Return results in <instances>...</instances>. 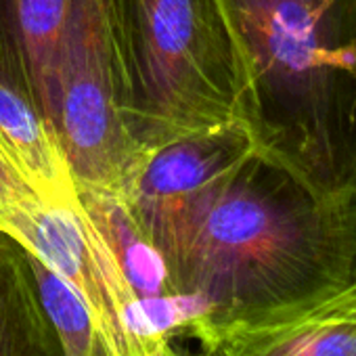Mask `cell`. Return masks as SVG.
Instances as JSON below:
<instances>
[{
    "instance_id": "6da1fadb",
    "label": "cell",
    "mask_w": 356,
    "mask_h": 356,
    "mask_svg": "<svg viewBox=\"0 0 356 356\" xmlns=\"http://www.w3.org/2000/svg\"><path fill=\"white\" fill-rule=\"evenodd\" d=\"M140 229L174 291L197 308L189 339L204 356L235 333L304 312L356 270V191L318 197L260 151L193 204Z\"/></svg>"
},
{
    "instance_id": "7a4b0ae2",
    "label": "cell",
    "mask_w": 356,
    "mask_h": 356,
    "mask_svg": "<svg viewBox=\"0 0 356 356\" xmlns=\"http://www.w3.org/2000/svg\"><path fill=\"white\" fill-rule=\"evenodd\" d=\"M258 151L318 197L356 191V0H222Z\"/></svg>"
},
{
    "instance_id": "3957f363",
    "label": "cell",
    "mask_w": 356,
    "mask_h": 356,
    "mask_svg": "<svg viewBox=\"0 0 356 356\" xmlns=\"http://www.w3.org/2000/svg\"><path fill=\"white\" fill-rule=\"evenodd\" d=\"M120 113L145 155L243 120L245 72L222 0H109Z\"/></svg>"
},
{
    "instance_id": "277c9868",
    "label": "cell",
    "mask_w": 356,
    "mask_h": 356,
    "mask_svg": "<svg viewBox=\"0 0 356 356\" xmlns=\"http://www.w3.org/2000/svg\"><path fill=\"white\" fill-rule=\"evenodd\" d=\"M53 128L76 189L120 191L143 157L120 113L109 0H67L53 70Z\"/></svg>"
},
{
    "instance_id": "5b68a950",
    "label": "cell",
    "mask_w": 356,
    "mask_h": 356,
    "mask_svg": "<svg viewBox=\"0 0 356 356\" xmlns=\"http://www.w3.org/2000/svg\"><path fill=\"white\" fill-rule=\"evenodd\" d=\"M256 151L243 120L189 134L145 153L118 193L136 222L147 227L225 183Z\"/></svg>"
},
{
    "instance_id": "8992f818",
    "label": "cell",
    "mask_w": 356,
    "mask_h": 356,
    "mask_svg": "<svg viewBox=\"0 0 356 356\" xmlns=\"http://www.w3.org/2000/svg\"><path fill=\"white\" fill-rule=\"evenodd\" d=\"M208 356H356V270L341 289L304 312L235 333Z\"/></svg>"
},
{
    "instance_id": "52a82bcc",
    "label": "cell",
    "mask_w": 356,
    "mask_h": 356,
    "mask_svg": "<svg viewBox=\"0 0 356 356\" xmlns=\"http://www.w3.org/2000/svg\"><path fill=\"white\" fill-rule=\"evenodd\" d=\"M0 147L47 200L78 195L63 147L30 95L0 70Z\"/></svg>"
},
{
    "instance_id": "ba28073f",
    "label": "cell",
    "mask_w": 356,
    "mask_h": 356,
    "mask_svg": "<svg viewBox=\"0 0 356 356\" xmlns=\"http://www.w3.org/2000/svg\"><path fill=\"white\" fill-rule=\"evenodd\" d=\"M67 0H7L9 76L53 126V70ZM55 130V128H53Z\"/></svg>"
},
{
    "instance_id": "9c48e42d",
    "label": "cell",
    "mask_w": 356,
    "mask_h": 356,
    "mask_svg": "<svg viewBox=\"0 0 356 356\" xmlns=\"http://www.w3.org/2000/svg\"><path fill=\"white\" fill-rule=\"evenodd\" d=\"M78 200L113 252L124 277L145 304L155 306L178 298L159 250L140 229L118 191L78 189Z\"/></svg>"
},
{
    "instance_id": "30bf717a",
    "label": "cell",
    "mask_w": 356,
    "mask_h": 356,
    "mask_svg": "<svg viewBox=\"0 0 356 356\" xmlns=\"http://www.w3.org/2000/svg\"><path fill=\"white\" fill-rule=\"evenodd\" d=\"M0 356H63L26 250L0 233Z\"/></svg>"
},
{
    "instance_id": "8fae6325",
    "label": "cell",
    "mask_w": 356,
    "mask_h": 356,
    "mask_svg": "<svg viewBox=\"0 0 356 356\" xmlns=\"http://www.w3.org/2000/svg\"><path fill=\"white\" fill-rule=\"evenodd\" d=\"M28 260L36 279L40 302L59 337L63 356H105L86 306L76 289L32 254H28Z\"/></svg>"
},
{
    "instance_id": "7c38bea8",
    "label": "cell",
    "mask_w": 356,
    "mask_h": 356,
    "mask_svg": "<svg viewBox=\"0 0 356 356\" xmlns=\"http://www.w3.org/2000/svg\"><path fill=\"white\" fill-rule=\"evenodd\" d=\"M32 193H36L34 187L26 181L11 157L5 153V149L0 147V220L11 208H15Z\"/></svg>"
}]
</instances>
